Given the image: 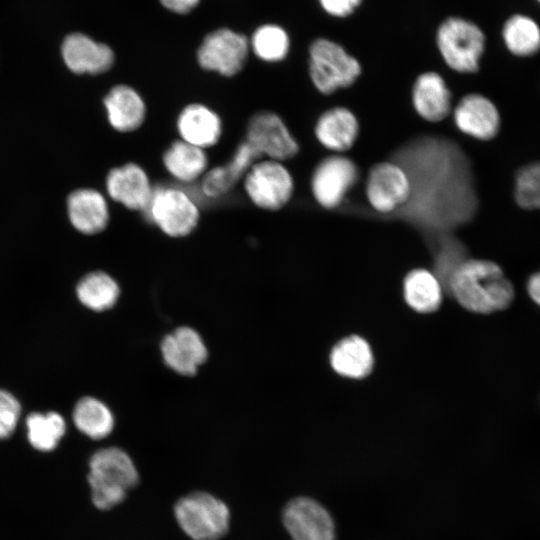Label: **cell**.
Here are the masks:
<instances>
[{
  "label": "cell",
  "instance_id": "cell-1",
  "mask_svg": "<svg viewBox=\"0 0 540 540\" xmlns=\"http://www.w3.org/2000/svg\"><path fill=\"white\" fill-rule=\"evenodd\" d=\"M449 288L466 309L481 314L507 308L514 289L500 266L484 259H464L450 273Z\"/></svg>",
  "mask_w": 540,
  "mask_h": 540
},
{
  "label": "cell",
  "instance_id": "cell-2",
  "mask_svg": "<svg viewBox=\"0 0 540 540\" xmlns=\"http://www.w3.org/2000/svg\"><path fill=\"white\" fill-rule=\"evenodd\" d=\"M88 481L94 505L107 510L122 502L138 484L139 474L130 456L118 447L96 451L89 462Z\"/></svg>",
  "mask_w": 540,
  "mask_h": 540
},
{
  "label": "cell",
  "instance_id": "cell-3",
  "mask_svg": "<svg viewBox=\"0 0 540 540\" xmlns=\"http://www.w3.org/2000/svg\"><path fill=\"white\" fill-rule=\"evenodd\" d=\"M436 44L445 64L455 72L472 74L479 70L486 36L480 26L462 17L444 20L436 33Z\"/></svg>",
  "mask_w": 540,
  "mask_h": 540
},
{
  "label": "cell",
  "instance_id": "cell-4",
  "mask_svg": "<svg viewBox=\"0 0 540 540\" xmlns=\"http://www.w3.org/2000/svg\"><path fill=\"white\" fill-rule=\"evenodd\" d=\"M308 53L310 79L325 96L351 87L361 75L359 61L335 41L317 38L310 44Z\"/></svg>",
  "mask_w": 540,
  "mask_h": 540
},
{
  "label": "cell",
  "instance_id": "cell-5",
  "mask_svg": "<svg viewBox=\"0 0 540 540\" xmlns=\"http://www.w3.org/2000/svg\"><path fill=\"white\" fill-rule=\"evenodd\" d=\"M174 511L180 527L193 540H218L228 531V507L209 493L195 492L181 498Z\"/></svg>",
  "mask_w": 540,
  "mask_h": 540
},
{
  "label": "cell",
  "instance_id": "cell-6",
  "mask_svg": "<svg viewBox=\"0 0 540 540\" xmlns=\"http://www.w3.org/2000/svg\"><path fill=\"white\" fill-rule=\"evenodd\" d=\"M143 213L147 220L173 238L191 234L200 219V211L194 200L184 190L175 187L153 188Z\"/></svg>",
  "mask_w": 540,
  "mask_h": 540
},
{
  "label": "cell",
  "instance_id": "cell-7",
  "mask_svg": "<svg viewBox=\"0 0 540 540\" xmlns=\"http://www.w3.org/2000/svg\"><path fill=\"white\" fill-rule=\"evenodd\" d=\"M250 201L267 211H277L288 204L294 192V179L283 162L259 159L243 178Z\"/></svg>",
  "mask_w": 540,
  "mask_h": 540
},
{
  "label": "cell",
  "instance_id": "cell-8",
  "mask_svg": "<svg viewBox=\"0 0 540 540\" xmlns=\"http://www.w3.org/2000/svg\"><path fill=\"white\" fill-rule=\"evenodd\" d=\"M359 179L357 164L345 154H331L314 168L310 185L315 201L324 209L338 208Z\"/></svg>",
  "mask_w": 540,
  "mask_h": 540
},
{
  "label": "cell",
  "instance_id": "cell-9",
  "mask_svg": "<svg viewBox=\"0 0 540 540\" xmlns=\"http://www.w3.org/2000/svg\"><path fill=\"white\" fill-rule=\"evenodd\" d=\"M411 194V179L400 164L381 161L370 168L365 196L376 212L387 214L397 210L409 201Z\"/></svg>",
  "mask_w": 540,
  "mask_h": 540
},
{
  "label": "cell",
  "instance_id": "cell-10",
  "mask_svg": "<svg viewBox=\"0 0 540 540\" xmlns=\"http://www.w3.org/2000/svg\"><path fill=\"white\" fill-rule=\"evenodd\" d=\"M245 141L262 158L284 162L299 152V144L282 118L272 111H260L248 121Z\"/></svg>",
  "mask_w": 540,
  "mask_h": 540
},
{
  "label": "cell",
  "instance_id": "cell-11",
  "mask_svg": "<svg viewBox=\"0 0 540 540\" xmlns=\"http://www.w3.org/2000/svg\"><path fill=\"white\" fill-rule=\"evenodd\" d=\"M248 52L249 42L244 35L221 28L203 39L197 60L203 69L230 77L242 70Z\"/></svg>",
  "mask_w": 540,
  "mask_h": 540
},
{
  "label": "cell",
  "instance_id": "cell-12",
  "mask_svg": "<svg viewBox=\"0 0 540 540\" xmlns=\"http://www.w3.org/2000/svg\"><path fill=\"white\" fill-rule=\"evenodd\" d=\"M164 364L181 376L195 375L208 359V347L201 334L190 326H179L160 342Z\"/></svg>",
  "mask_w": 540,
  "mask_h": 540
},
{
  "label": "cell",
  "instance_id": "cell-13",
  "mask_svg": "<svg viewBox=\"0 0 540 540\" xmlns=\"http://www.w3.org/2000/svg\"><path fill=\"white\" fill-rule=\"evenodd\" d=\"M283 524L293 540H335L334 522L313 499L299 497L283 510Z\"/></svg>",
  "mask_w": 540,
  "mask_h": 540
},
{
  "label": "cell",
  "instance_id": "cell-14",
  "mask_svg": "<svg viewBox=\"0 0 540 540\" xmlns=\"http://www.w3.org/2000/svg\"><path fill=\"white\" fill-rule=\"evenodd\" d=\"M452 117L459 131L478 140L493 139L500 128L497 107L478 93L463 96L453 108Z\"/></svg>",
  "mask_w": 540,
  "mask_h": 540
},
{
  "label": "cell",
  "instance_id": "cell-15",
  "mask_svg": "<svg viewBox=\"0 0 540 540\" xmlns=\"http://www.w3.org/2000/svg\"><path fill=\"white\" fill-rule=\"evenodd\" d=\"M105 186L114 201L141 212L146 209L153 192L147 173L136 163L112 168L106 176Z\"/></svg>",
  "mask_w": 540,
  "mask_h": 540
},
{
  "label": "cell",
  "instance_id": "cell-16",
  "mask_svg": "<svg viewBox=\"0 0 540 540\" xmlns=\"http://www.w3.org/2000/svg\"><path fill=\"white\" fill-rule=\"evenodd\" d=\"M411 102L417 115L429 123H439L452 114V93L435 71L419 74L412 86Z\"/></svg>",
  "mask_w": 540,
  "mask_h": 540
},
{
  "label": "cell",
  "instance_id": "cell-17",
  "mask_svg": "<svg viewBox=\"0 0 540 540\" xmlns=\"http://www.w3.org/2000/svg\"><path fill=\"white\" fill-rule=\"evenodd\" d=\"M359 132L360 124L356 115L344 106L323 111L314 126L317 141L335 154L349 151L355 145Z\"/></svg>",
  "mask_w": 540,
  "mask_h": 540
},
{
  "label": "cell",
  "instance_id": "cell-18",
  "mask_svg": "<svg viewBox=\"0 0 540 540\" xmlns=\"http://www.w3.org/2000/svg\"><path fill=\"white\" fill-rule=\"evenodd\" d=\"M61 54L67 68L75 74H101L114 63L109 46L81 33H72L64 39Z\"/></svg>",
  "mask_w": 540,
  "mask_h": 540
},
{
  "label": "cell",
  "instance_id": "cell-19",
  "mask_svg": "<svg viewBox=\"0 0 540 540\" xmlns=\"http://www.w3.org/2000/svg\"><path fill=\"white\" fill-rule=\"evenodd\" d=\"M67 216L80 233L95 235L104 231L109 223V208L105 197L92 188L72 191L66 200Z\"/></svg>",
  "mask_w": 540,
  "mask_h": 540
},
{
  "label": "cell",
  "instance_id": "cell-20",
  "mask_svg": "<svg viewBox=\"0 0 540 540\" xmlns=\"http://www.w3.org/2000/svg\"><path fill=\"white\" fill-rule=\"evenodd\" d=\"M260 155L246 141L235 150L232 158L225 164L205 172L201 180V191L209 198L227 194L241 179Z\"/></svg>",
  "mask_w": 540,
  "mask_h": 540
},
{
  "label": "cell",
  "instance_id": "cell-21",
  "mask_svg": "<svg viewBox=\"0 0 540 540\" xmlns=\"http://www.w3.org/2000/svg\"><path fill=\"white\" fill-rule=\"evenodd\" d=\"M176 126L181 140L202 149L214 146L222 134L219 115L200 103L185 106L178 115Z\"/></svg>",
  "mask_w": 540,
  "mask_h": 540
},
{
  "label": "cell",
  "instance_id": "cell-22",
  "mask_svg": "<svg viewBox=\"0 0 540 540\" xmlns=\"http://www.w3.org/2000/svg\"><path fill=\"white\" fill-rule=\"evenodd\" d=\"M109 124L118 132H133L144 122L146 105L132 87L119 84L112 87L103 99Z\"/></svg>",
  "mask_w": 540,
  "mask_h": 540
},
{
  "label": "cell",
  "instance_id": "cell-23",
  "mask_svg": "<svg viewBox=\"0 0 540 540\" xmlns=\"http://www.w3.org/2000/svg\"><path fill=\"white\" fill-rule=\"evenodd\" d=\"M501 38L516 57L527 58L540 52V23L529 14L513 13L504 21Z\"/></svg>",
  "mask_w": 540,
  "mask_h": 540
},
{
  "label": "cell",
  "instance_id": "cell-24",
  "mask_svg": "<svg viewBox=\"0 0 540 540\" xmlns=\"http://www.w3.org/2000/svg\"><path fill=\"white\" fill-rule=\"evenodd\" d=\"M162 161L170 175L183 183L202 178L208 166L204 149L181 139L169 145L163 153Z\"/></svg>",
  "mask_w": 540,
  "mask_h": 540
},
{
  "label": "cell",
  "instance_id": "cell-25",
  "mask_svg": "<svg viewBox=\"0 0 540 540\" xmlns=\"http://www.w3.org/2000/svg\"><path fill=\"white\" fill-rule=\"evenodd\" d=\"M330 363L340 375L349 378H362L368 375L373 366V355L369 344L359 336H349L333 348Z\"/></svg>",
  "mask_w": 540,
  "mask_h": 540
},
{
  "label": "cell",
  "instance_id": "cell-26",
  "mask_svg": "<svg viewBox=\"0 0 540 540\" xmlns=\"http://www.w3.org/2000/svg\"><path fill=\"white\" fill-rule=\"evenodd\" d=\"M121 294L118 282L108 273L93 271L80 279L76 287L78 300L88 309L102 312L114 307Z\"/></svg>",
  "mask_w": 540,
  "mask_h": 540
},
{
  "label": "cell",
  "instance_id": "cell-27",
  "mask_svg": "<svg viewBox=\"0 0 540 540\" xmlns=\"http://www.w3.org/2000/svg\"><path fill=\"white\" fill-rule=\"evenodd\" d=\"M73 421L79 431L95 440L110 435L115 425L112 410L92 396L78 400L73 409Z\"/></svg>",
  "mask_w": 540,
  "mask_h": 540
},
{
  "label": "cell",
  "instance_id": "cell-28",
  "mask_svg": "<svg viewBox=\"0 0 540 540\" xmlns=\"http://www.w3.org/2000/svg\"><path fill=\"white\" fill-rule=\"evenodd\" d=\"M404 297L414 310L421 313L432 312L441 303L440 283L430 271L414 269L404 280Z\"/></svg>",
  "mask_w": 540,
  "mask_h": 540
},
{
  "label": "cell",
  "instance_id": "cell-29",
  "mask_svg": "<svg viewBox=\"0 0 540 540\" xmlns=\"http://www.w3.org/2000/svg\"><path fill=\"white\" fill-rule=\"evenodd\" d=\"M27 437L37 450L48 452L53 450L63 437L66 424L57 412H34L26 418Z\"/></svg>",
  "mask_w": 540,
  "mask_h": 540
},
{
  "label": "cell",
  "instance_id": "cell-30",
  "mask_svg": "<svg viewBox=\"0 0 540 540\" xmlns=\"http://www.w3.org/2000/svg\"><path fill=\"white\" fill-rule=\"evenodd\" d=\"M251 46L255 55L267 62L283 60L289 51V37L276 25H263L253 34Z\"/></svg>",
  "mask_w": 540,
  "mask_h": 540
},
{
  "label": "cell",
  "instance_id": "cell-31",
  "mask_svg": "<svg viewBox=\"0 0 540 540\" xmlns=\"http://www.w3.org/2000/svg\"><path fill=\"white\" fill-rule=\"evenodd\" d=\"M514 197L523 209H540V161L528 164L517 172Z\"/></svg>",
  "mask_w": 540,
  "mask_h": 540
},
{
  "label": "cell",
  "instance_id": "cell-32",
  "mask_svg": "<svg viewBox=\"0 0 540 540\" xmlns=\"http://www.w3.org/2000/svg\"><path fill=\"white\" fill-rule=\"evenodd\" d=\"M20 413L19 401L10 392L0 389V439L8 438L14 432Z\"/></svg>",
  "mask_w": 540,
  "mask_h": 540
},
{
  "label": "cell",
  "instance_id": "cell-33",
  "mask_svg": "<svg viewBox=\"0 0 540 540\" xmlns=\"http://www.w3.org/2000/svg\"><path fill=\"white\" fill-rule=\"evenodd\" d=\"M362 0H319L322 8L335 17H346L350 15L361 3Z\"/></svg>",
  "mask_w": 540,
  "mask_h": 540
},
{
  "label": "cell",
  "instance_id": "cell-34",
  "mask_svg": "<svg viewBox=\"0 0 540 540\" xmlns=\"http://www.w3.org/2000/svg\"><path fill=\"white\" fill-rule=\"evenodd\" d=\"M167 9L184 14L192 10L200 0H160Z\"/></svg>",
  "mask_w": 540,
  "mask_h": 540
},
{
  "label": "cell",
  "instance_id": "cell-35",
  "mask_svg": "<svg viewBox=\"0 0 540 540\" xmlns=\"http://www.w3.org/2000/svg\"><path fill=\"white\" fill-rule=\"evenodd\" d=\"M527 290L531 299L540 306V272L533 274L529 278Z\"/></svg>",
  "mask_w": 540,
  "mask_h": 540
},
{
  "label": "cell",
  "instance_id": "cell-36",
  "mask_svg": "<svg viewBox=\"0 0 540 540\" xmlns=\"http://www.w3.org/2000/svg\"><path fill=\"white\" fill-rule=\"evenodd\" d=\"M538 5H540V0H534Z\"/></svg>",
  "mask_w": 540,
  "mask_h": 540
}]
</instances>
